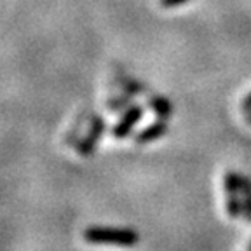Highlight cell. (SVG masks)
I'll return each mask as SVG.
<instances>
[{"label":"cell","mask_w":251,"mask_h":251,"mask_svg":"<svg viewBox=\"0 0 251 251\" xmlns=\"http://www.w3.org/2000/svg\"><path fill=\"white\" fill-rule=\"evenodd\" d=\"M84 239L89 244H112V246L131 248L138 244L140 235L133 228L89 227L84 230Z\"/></svg>","instance_id":"1"},{"label":"cell","mask_w":251,"mask_h":251,"mask_svg":"<svg viewBox=\"0 0 251 251\" xmlns=\"http://www.w3.org/2000/svg\"><path fill=\"white\" fill-rule=\"evenodd\" d=\"M224 188L228 218L235 220L243 216V175L235 171H227L224 176Z\"/></svg>","instance_id":"2"},{"label":"cell","mask_w":251,"mask_h":251,"mask_svg":"<svg viewBox=\"0 0 251 251\" xmlns=\"http://www.w3.org/2000/svg\"><path fill=\"white\" fill-rule=\"evenodd\" d=\"M143 114H145V108L141 105H129L127 108L122 112V117L119 119V122L114 126L112 129V134L117 140H122V138H127L131 133H133L134 126L143 119Z\"/></svg>","instance_id":"3"},{"label":"cell","mask_w":251,"mask_h":251,"mask_svg":"<svg viewBox=\"0 0 251 251\" xmlns=\"http://www.w3.org/2000/svg\"><path fill=\"white\" fill-rule=\"evenodd\" d=\"M103 133H105V121H103V117H94L93 124L89 127V133L84 136V140L78 145V153L82 157L93 155L94 149L98 145V141L101 140Z\"/></svg>","instance_id":"4"},{"label":"cell","mask_w":251,"mask_h":251,"mask_svg":"<svg viewBox=\"0 0 251 251\" xmlns=\"http://www.w3.org/2000/svg\"><path fill=\"white\" fill-rule=\"evenodd\" d=\"M168 129H169L168 121H166V119H157L155 122L149 124L147 127H143V129L136 134V140L134 141H136L138 145H149L152 141L164 136V134L168 133Z\"/></svg>","instance_id":"5"},{"label":"cell","mask_w":251,"mask_h":251,"mask_svg":"<svg viewBox=\"0 0 251 251\" xmlns=\"http://www.w3.org/2000/svg\"><path fill=\"white\" fill-rule=\"evenodd\" d=\"M149 106L152 108V112L157 115V119H166L169 121L173 115V103L169 101L166 96L161 94H152L149 98Z\"/></svg>","instance_id":"6"},{"label":"cell","mask_w":251,"mask_h":251,"mask_svg":"<svg viewBox=\"0 0 251 251\" xmlns=\"http://www.w3.org/2000/svg\"><path fill=\"white\" fill-rule=\"evenodd\" d=\"M119 86L124 89L126 94H129V96H136V94H145L147 93V86L136 78L129 77V75H122L119 78Z\"/></svg>","instance_id":"7"},{"label":"cell","mask_w":251,"mask_h":251,"mask_svg":"<svg viewBox=\"0 0 251 251\" xmlns=\"http://www.w3.org/2000/svg\"><path fill=\"white\" fill-rule=\"evenodd\" d=\"M243 216L251 224V178L243 175Z\"/></svg>","instance_id":"8"},{"label":"cell","mask_w":251,"mask_h":251,"mask_svg":"<svg viewBox=\"0 0 251 251\" xmlns=\"http://www.w3.org/2000/svg\"><path fill=\"white\" fill-rule=\"evenodd\" d=\"M187 2H190V0H159V4H161V7H164V9L180 7V5H185Z\"/></svg>","instance_id":"9"},{"label":"cell","mask_w":251,"mask_h":251,"mask_svg":"<svg viewBox=\"0 0 251 251\" xmlns=\"http://www.w3.org/2000/svg\"><path fill=\"white\" fill-rule=\"evenodd\" d=\"M241 108H243L244 114H248V112H251V91L246 94L243 98V101H241Z\"/></svg>","instance_id":"10"},{"label":"cell","mask_w":251,"mask_h":251,"mask_svg":"<svg viewBox=\"0 0 251 251\" xmlns=\"http://www.w3.org/2000/svg\"><path fill=\"white\" fill-rule=\"evenodd\" d=\"M246 122L251 126V112H248V114H246Z\"/></svg>","instance_id":"11"},{"label":"cell","mask_w":251,"mask_h":251,"mask_svg":"<svg viewBox=\"0 0 251 251\" xmlns=\"http://www.w3.org/2000/svg\"><path fill=\"white\" fill-rule=\"evenodd\" d=\"M248 251H251V243H250V244H248Z\"/></svg>","instance_id":"12"}]
</instances>
